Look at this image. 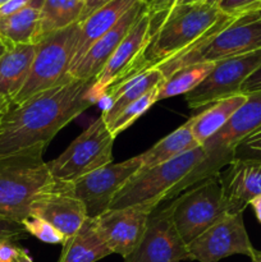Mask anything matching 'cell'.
I'll use <instances>...</instances> for the list:
<instances>
[{
	"instance_id": "obj_12",
	"label": "cell",
	"mask_w": 261,
	"mask_h": 262,
	"mask_svg": "<svg viewBox=\"0 0 261 262\" xmlns=\"http://www.w3.org/2000/svg\"><path fill=\"white\" fill-rule=\"evenodd\" d=\"M260 66L261 49L216 61L211 73L196 89L184 95L187 105L191 109H201L241 94L242 84Z\"/></svg>"
},
{
	"instance_id": "obj_38",
	"label": "cell",
	"mask_w": 261,
	"mask_h": 262,
	"mask_svg": "<svg viewBox=\"0 0 261 262\" xmlns=\"http://www.w3.org/2000/svg\"><path fill=\"white\" fill-rule=\"evenodd\" d=\"M250 206L252 207L253 212H255V216L257 219V222L261 224V194L257 196L256 199H253L252 201L250 202Z\"/></svg>"
},
{
	"instance_id": "obj_11",
	"label": "cell",
	"mask_w": 261,
	"mask_h": 262,
	"mask_svg": "<svg viewBox=\"0 0 261 262\" xmlns=\"http://www.w3.org/2000/svg\"><path fill=\"white\" fill-rule=\"evenodd\" d=\"M142 169L141 155L117 164H107L77 181L68 183L72 193L81 200L89 217H96L110 209L118 192Z\"/></svg>"
},
{
	"instance_id": "obj_14",
	"label": "cell",
	"mask_w": 261,
	"mask_h": 262,
	"mask_svg": "<svg viewBox=\"0 0 261 262\" xmlns=\"http://www.w3.org/2000/svg\"><path fill=\"white\" fill-rule=\"evenodd\" d=\"M192 261L219 262L233 255L251 257L255 251L243 222V212H232L187 245Z\"/></svg>"
},
{
	"instance_id": "obj_5",
	"label": "cell",
	"mask_w": 261,
	"mask_h": 262,
	"mask_svg": "<svg viewBox=\"0 0 261 262\" xmlns=\"http://www.w3.org/2000/svg\"><path fill=\"white\" fill-rule=\"evenodd\" d=\"M173 201V222L186 245L232 212H243L224 193L220 173L194 184Z\"/></svg>"
},
{
	"instance_id": "obj_39",
	"label": "cell",
	"mask_w": 261,
	"mask_h": 262,
	"mask_svg": "<svg viewBox=\"0 0 261 262\" xmlns=\"http://www.w3.org/2000/svg\"><path fill=\"white\" fill-rule=\"evenodd\" d=\"M18 262H35L31 258V256L28 255V252L26 250H23V248H19V253H18V258H17Z\"/></svg>"
},
{
	"instance_id": "obj_37",
	"label": "cell",
	"mask_w": 261,
	"mask_h": 262,
	"mask_svg": "<svg viewBox=\"0 0 261 262\" xmlns=\"http://www.w3.org/2000/svg\"><path fill=\"white\" fill-rule=\"evenodd\" d=\"M109 2H112V0H86V3H84L83 12H82L81 18H79V22H82V20L86 19V18L89 17L90 14H92L95 10H97L99 8H101L102 5H105L106 3H109Z\"/></svg>"
},
{
	"instance_id": "obj_7",
	"label": "cell",
	"mask_w": 261,
	"mask_h": 262,
	"mask_svg": "<svg viewBox=\"0 0 261 262\" xmlns=\"http://www.w3.org/2000/svg\"><path fill=\"white\" fill-rule=\"evenodd\" d=\"M258 49H261V14L252 13L238 18L184 55L165 61L156 68L166 79L183 67L197 63H216Z\"/></svg>"
},
{
	"instance_id": "obj_20",
	"label": "cell",
	"mask_w": 261,
	"mask_h": 262,
	"mask_svg": "<svg viewBox=\"0 0 261 262\" xmlns=\"http://www.w3.org/2000/svg\"><path fill=\"white\" fill-rule=\"evenodd\" d=\"M137 2H140V0H112L97 10H95L84 20L78 22L79 35L71 69L79 63V60L83 58V55L90 50V48L102 35L112 30L117 25L118 20Z\"/></svg>"
},
{
	"instance_id": "obj_25",
	"label": "cell",
	"mask_w": 261,
	"mask_h": 262,
	"mask_svg": "<svg viewBox=\"0 0 261 262\" xmlns=\"http://www.w3.org/2000/svg\"><path fill=\"white\" fill-rule=\"evenodd\" d=\"M192 117L184 123L183 125L177 128L168 136L161 138L159 142L147 151L141 154L142 158V169L153 168V166L159 165V164L166 163L193 148L199 147V143L194 140L192 135Z\"/></svg>"
},
{
	"instance_id": "obj_9",
	"label": "cell",
	"mask_w": 261,
	"mask_h": 262,
	"mask_svg": "<svg viewBox=\"0 0 261 262\" xmlns=\"http://www.w3.org/2000/svg\"><path fill=\"white\" fill-rule=\"evenodd\" d=\"M261 128V91L247 95L240 109L230 117L227 124L215 133L202 147L207 154L204 169L207 176L220 173L237 156L241 143Z\"/></svg>"
},
{
	"instance_id": "obj_24",
	"label": "cell",
	"mask_w": 261,
	"mask_h": 262,
	"mask_svg": "<svg viewBox=\"0 0 261 262\" xmlns=\"http://www.w3.org/2000/svg\"><path fill=\"white\" fill-rule=\"evenodd\" d=\"M247 99V95L238 94L209 105L204 112L192 117V135L200 146H204L215 133L219 132L233 114Z\"/></svg>"
},
{
	"instance_id": "obj_13",
	"label": "cell",
	"mask_w": 261,
	"mask_h": 262,
	"mask_svg": "<svg viewBox=\"0 0 261 262\" xmlns=\"http://www.w3.org/2000/svg\"><path fill=\"white\" fill-rule=\"evenodd\" d=\"M192 261L187 245L173 222V201L158 206L148 217L138 247L124 262H181Z\"/></svg>"
},
{
	"instance_id": "obj_19",
	"label": "cell",
	"mask_w": 261,
	"mask_h": 262,
	"mask_svg": "<svg viewBox=\"0 0 261 262\" xmlns=\"http://www.w3.org/2000/svg\"><path fill=\"white\" fill-rule=\"evenodd\" d=\"M36 45L4 46L0 54V109L8 112L30 74Z\"/></svg>"
},
{
	"instance_id": "obj_21",
	"label": "cell",
	"mask_w": 261,
	"mask_h": 262,
	"mask_svg": "<svg viewBox=\"0 0 261 262\" xmlns=\"http://www.w3.org/2000/svg\"><path fill=\"white\" fill-rule=\"evenodd\" d=\"M165 81L163 73L158 68L148 69L142 73L133 76L128 81L117 84L106 91L102 99H106V105L101 113L105 123L109 124L115 117L120 114L124 107L142 97L155 87L160 86ZM101 99V100H102Z\"/></svg>"
},
{
	"instance_id": "obj_6",
	"label": "cell",
	"mask_w": 261,
	"mask_h": 262,
	"mask_svg": "<svg viewBox=\"0 0 261 262\" xmlns=\"http://www.w3.org/2000/svg\"><path fill=\"white\" fill-rule=\"evenodd\" d=\"M79 23L45 36L36 43L35 58L25 86L13 100L12 106L19 105L30 97L71 81L72 61L76 53ZM10 106V107H12Z\"/></svg>"
},
{
	"instance_id": "obj_23",
	"label": "cell",
	"mask_w": 261,
	"mask_h": 262,
	"mask_svg": "<svg viewBox=\"0 0 261 262\" xmlns=\"http://www.w3.org/2000/svg\"><path fill=\"white\" fill-rule=\"evenodd\" d=\"M42 2L32 0L19 12L0 18V42L3 45H36L40 41Z\"/></svg>"
},
{
	"instance_id": "obj_27",
	"label": "cell",
	"mask_w": 261,
	"mask_h": 262,
	"mask_svg": "<svg viewBox=\"0 0 261 262\" xmlns=\"http://www.w3.org/2000/svg\"><path fill=\"white\" fill-rule=\"evenodd\" d=\"M216 63H197L183 67L169 76L159 89V100L187 95L212 72Z\"/></svg>"
},
{
	"instance_id": "obj_35",
	"label": "cell",
	"mask_w": 261,
	"mask_h": 262,
	"mask_svg": "<svg viewBox=\"0 0 261 262\" xmlns=\"http://www.w3.org/2000/svg\"><path fill=\"white\" fill-rule=\"evenodd\" d=\"M176 0H146L147 3V10L150 17H156L163 13L168 12L173 7Z\"/></svg>"
},
{
	"instance_id": "obj_42",
	"label": "cell",
	"mask_w": 261,
	"mask_h": 262,
	"mask_svg": "<svg viewBox=\"0 0 261 262\" xmlns=\"http://www.w3.org/2000/svg\"><path fill=\"white\" fill-rule=\"evenodd\" d=\"M219 2L220 0H207V3H209V4H214V5H216Z\"/></svg>"
},
{
	"instance_id": "obj_16",
	"label": "cell",
	"mask_w": 261,
	"mask_h": 262,
	"mask_svg": "<svg viewBox=\"0 0 261 262\" xmlns=\"http://www.w3.org/2000/svg\"><path fill=\"white\" fill-rule=\"evenodd\" d=\"M147 10V3L146 0H140L136 3L119 20L117 25L102 35L94 45L90 48L79 60L74 68L69 71V76L73 79H81V81H94L97 74L101 72L106 61L113 55L123 38L127 36L130 28L133 27L138 18Z\"/></svg>"
},
{
	"instance_id": "obj_2",
	"label": "cell",
	"mask_w": 261,
	"mask_h": 262,
	"mask_svg": "<svg viewBox=\"0 0 261 262\" xmlns=\"http://www.w3.org/2000/svg\"><path fill=\"white\" fill-rule=\"evenodd\" d=\"M237 19L209 3L178 5L151 17L150 41L138 74L184 55Z\"/></svg>"
},
{
	"instance_id": "obj_28",
	"label": "cell",
	"mask_w": 261,
	"mask_h": 262,
	"mask_svg": "<svg viewBox=\"0 0 261 262\" xmlns=\"http://www.w3.org/2000/svg\"><path fill=\"white\" fill-rule=\"evenodd\" d=\"M160 86L155 87V89L148 91L146 95H143L142 97H140V99H137L136 101H133L132 104L128 105L127 107H124L118 117H115L109 124H106L113 137L115 138L118 135H120L123 130H125L128 127H130V125H132L138 118L142 117V115L145 114L156 101H159V89H160Z\"/></svg>"
},
{
	"instance_id": "obj_26",
	"label": "cell",
	"mask_w": 261,
	"mask_h": 262,
	"mask_svg": "<svg viewBox=\"0 0 261 262\" xmlns=\"http://www.w3.org/2000/svg\"><path fill=\"white\" fill-rule=\"evenodd\" d=\"M84 3L86 0H44L40 13V41L50 33L78 23Z\"/></svg>"
},
{
	"instance_id": "obj_3",
	"label": "cell",
	"mask_w": 261,
	"mask_h": 262,
	"mask_svg": "<svg viewBox=\"0 0 261 262\" xmlns=\"http://www.w3.org/2000/svg\"><path fill=\"white\" fill-rule=\"evenodd\" d=\"M202 146L148 169H141L118 192L110 209L147 205L158 207L200 183L199 170L206 161Z\"/></svg>"
},
{
	"instance_id": "obj_17",
	"label": "cell",
	"mask_w": 261,
	"mask_h": 262,
	"mask_svg": "<svg viewBox=\"0 0 261 262\" xmlns=\"http://www.w3.org/2000/svg\"><path fill=\"white\" fill-rule=\"evenodd\" d=\"M31 216L46 220L66 238L74 234L89 217L81 200L72 193L68 183L63 182H56L50 192L33 204Z\"/></svg>"
},
{
	"instance_id": "obj_1",
	"label": "cell",
	"mask_w": 261,
	"mask_h": 262,
	"mask_svg": "<svg viewBox=\"0 0 261 262\" xmlns=\"http://www.w3.org/2000/svg\"><path fill=\"white\" fill-rule=\"evenodd\" d=\"M92 81L71 79L10 107L0 119V158L44 150L67 124L94 105Z\"/></svg>"
},
{
	"instance_id": "obj_8",
	"label": "cell",
	"mask_w": 261,
	"mask_h": 262,
	"mask_svg": "<svg viewBox=\"0 0 261 262\" xmlns=\"http://www.w3.org/2000/svg\"><path fill=\"white\" fill-rule=\"evenodd\" d=\"M114 140L104 118L95 119L48 168L55 182L72 183L113 163Z\"/></svg>"
},
{
	"instance_id": "obj_18",
	"label": "cell",
	"mask_w": 261,
	"mask_h": 262,
	"mask_svg": "<svg viewBox=\"0 0 261 262\" xmlns=\"http://www.w3.org/2000/svg\"><path fill=\"white\" fill-rule=\"evenodd\" d=\"M224 193L245 211L250 202L261 194V159L237 156L220 171Z\"/></svg>"
},
{
	"instance_id": "obj_44",
	"label": "cell",
	"mask_w": 261,
	"mask_h": 262,
	"mask_svg": "<svg viewBox=\"0 0 261 262\" xmlns=\"http://www.w3.org/2000/svg\"><path fill=\"white\" fill-rule=\"evenodd\" d=\"M7 2H8V0H0V7H2L3 4H5Z\"/></svg>"
},
{
	"instance_id": "obj_32",
	"label": "cell",
	"mask_w": 261,
	"mask_h": 262,
	"mask_svg": "<svg viewBox=\"0 0 261 262\" xmlns=\"http://www.w3.org/2000/svg\"><path fill=\"white\" fill-rule=\"evenodd\" d=\"M237 156L261 159V135L250 136L247 140L243 141L237 148Z\"/></svg>"
},
{
	"instance_id": "obj_46",
	"label": "cell",
	"mask_w": 261,
	"mask_h": 262,
	"mask_svg": "<svg viewBox=\"0 0 261 262\" xmlns=\"http://www.w3.org/2000/svg\"><path fill=\"white\" fill-rule=\"evenodd\" d=\"M15 262H18V261H15Z\"/></svg>"
},
{
	"instance_id": "obj_41",
	"label": "cell",
	"mask_w": 261,
	"mask_h": 262,
	"mask_svg": "<svg viewBox=\"0 0 261 262\" xmlns=\"http://www.w3.org/2000/svg\"><path fill=\"white\" fill-rule=\"evenodd\" d=\"M250 258L252 262H261V251H258V250L253 251L252 256H251Z\"/></svg>"
},
{
	"instance_id": "obj_15",
	"label": "cell",
	"mask_w": 261,
	"mask_h": 262,
	"mask_svg": "<svg viewBox=\"0 0 261 262\" xmlns=\"http://www.w3.org/2000/svg\"><path fill=\"white\" fill-rule=\"evenodd\" d=\"M155 209L147 205L109 209L94 217L95 224L112 253L127 258L140 245Z\"/></svg>"
},
{
	"instance_id": "obj_22",
	"label": "cell",
	"mask_w": 261,
	"mask_h": 262,
	"mask_svg": "<svg viewBox=\"0 0 261 262\" xmlns=\"http://www.w3.org/2000/svg\"><path fill=\"white\" fill-rule=\"evenodd\" d=\"M58 262H97L113 255L97 230L94 217H87L74 234L64 241Z\"/></svg>"
},
{
	"instance_id": "obj_34",
	"label": "cell",
	"mask_w": 261,
	"mask_h": 262,
	"mask_svg": "<svg viewBox=\"0 0 261 262\" xmlns=\"http://www.w3.org/2000/svg\"><path fill=\"white\" fill-rule=\"evenodd\" d=\"M19 253V247L13 241H0V262H15Z\"/></svg>"
},
{
	"instance_id": "obj_29",
	"label": "cell",
	"mask_w": 261,
	"mask_h": 262,
	"mask_svg": "<svg viewBox=\"0 0 261 262\" xmlns=\"http://www.w3.org/2000/svg\"><path fill=\"white\" fill-rule=\"evenodd\" d=\"M22 224L28 235H32L46 245H63L66 241V237L55 227L41 217L30 216L23 220Z\"/></svg>"
},
{
	"instance_id": "obj_45",
	"label": "cell",
	"mask_w": 261,
	"mask_h": 262,
	"mask_svg": "<svg viewBox=\"0 0 261 262\" xmlns=\"http://www.w3.org/2000/svg\"><path fill=\"white\" fill-rule=\"evenodd\" d=\"M4 110H2V109H0V119H2V117H3V114H4Z\"/></svg>"
},
{
	"instance_id": "obj_31",
	"label": "cell",
	"mask_w": 261,
	"mask_h": 262,
	"mask_svg": "<svg viewBox=\"0 0 261 262\" xmlns=\"http://www.w3.org/2000/svg\"><path fill=\"white\" fill-rule=\"evenodd\" d=\"M26 234L22 223L0 217V241H17L26 237Z\"/></svg>"
},
{
	"instance_id": "obj_47",
	"label": "cell",
	"mask_w": 261,
	"mask_h": 262,
	"mask_svg": "<svg viewBox=\"0 0 261 262\" xmlns=\"http://www.w3.org/2000/svg\"><path fill=\"white\" fill-rule=\"evenodd\" d=\"M260 14H261V12H260Z\"/></svg>"
},
{
	"instance_id": "obj_43",
	"label": "cell",
	"mask_w": 261,
	"mask_h": 262,
	"mask_svg": "<svg viewBox=\"0 0 261 262\" xmlns=\"http://www.w3.org/2000/svg\"><path fill=\"white\" fill-rule=\"evenodd\" d=\"M3 50H4V45H3V43L0 42V54H2Z\"/></svg>"
},
{
	"instance_id": "obj_30",
	"label": "cell",
	"mask_w": 261,
	"mask_h": 262,
	"mask_svg": "<svg viewBox=\"0 0 261 262\" xmlns=\"http://www.w3.org/2000/svg\"><path fill=\"white\" fill-rule=\"evenodd\" d=\"M216 7L232 17H245L261 12V0H220Z\"/></svg>"
},
{
	"instance_id": "obj_36",
	"label": "cell",
	"mask_w": 261,
	"mask_h": 262,
	"mask_svg": "<svg viewBox=\"0 0 261 262\" xmlns=\"http://www.w3.org/2000/svg\"><path fill=\"white\" fill-rule=\"evenodd\" d=\"M32 0H8L5 4H3L0 7V18L8 17V15H12L14 13L19 12L23 8L27 7Z\"/></svg>"
},
{
	"instance_id": "obj_40",
	"label": "cell",
	"mask_w": 261,
	"mask_h": 262,
	"mask_svg": "<svg viewBox=\"0 0 261 262\" xmlns=\"http://www.w3.org/2000/svg\"><path fill=\"white\" fill-rule=\"evenodd\" d=\"M197 3H207V0H176L173 7H178V5H187V4H197ZM170 8V9H171Z\"/></svg>"
},
{
	"instance_id": "obj_33",
	"label": "cell",
	"mask_w": 261,
	"mask_h": 262,
	"mask_svg": "<svg viewBox=\"0 0 261 262\" xmlns=\"http://www.w3.org/2000/svg\"><path fill=\"white\" fill-rule=\"evenodd\" d=\"M261 91V66L248 77L241 87V94L250 95Z\"/></svg>"
},
{
	"instance_id": "obj_4",
	"label": "cell",
	"mask_w": 261,
	"mask_h": 262,
	"mask_svg": "<svg viewBox=\"0 0 261 262\" xmlns=\"http://www.w3.org/2000/svg\"><path fill=\"white\" fill-rule=\"evenodd\" d=\"M42 155L44 150H32L0 158V217L22 223L33 204L55 187Z\"/></svg>"
},
{
	"instance_id": "obj_10",
	"label": "cell",
	"mask_w": 261,
	"mask_h": 262,
	"mask_svg": "<svg viewBox=\"0 0 261 262\" xmlns=\"http://www.w3.org/2000/svg\"><path fill=\"white\" fill-rule=\"evenodd\" d=\"M151 17L146 10L92 81L90 99L99 102L106 91L138 74L151 36Z\"/></svg>"
}]
</instances>
